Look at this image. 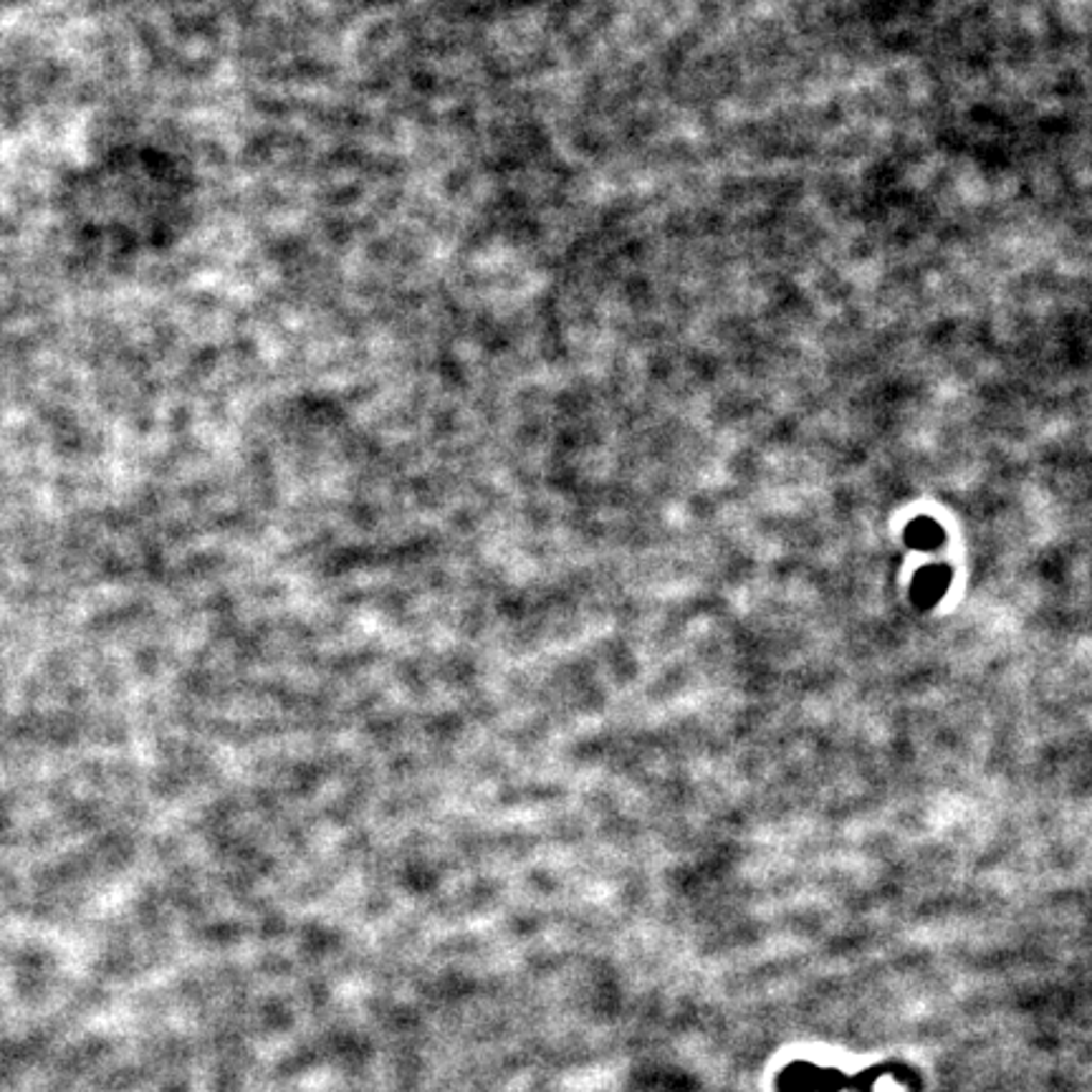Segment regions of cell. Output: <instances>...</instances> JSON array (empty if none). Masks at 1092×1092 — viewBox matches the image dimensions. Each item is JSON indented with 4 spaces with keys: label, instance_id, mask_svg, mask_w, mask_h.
<instances>
[{
    "label": "cell",
    "instance_id": "1",
    "mask_svg": "<svg viewBox=\"0 0 1092 1092\" xmlns=\"http://www.w3.org/2000/svg\"><path fill=\"white\" fill-rule=\"evenodd\" d=\"M931 534H938V531L934 529V524L923 526V529H914V539H916L918 546H928Z\"/></svg>",
    "mask_w": 1092,
    "mask_h": 1092
}]
</instances>
